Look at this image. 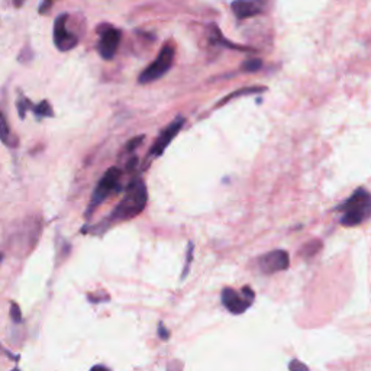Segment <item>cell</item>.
<instances>
[{"instance_id": "15", "label": "cell", "mask_w": 371, "mask_h": 371, "mask_svg": "<svg viewBox=\"0 0 371 371\" xmlns=\"http://www.w3.org/2000/svg\"><path fill=\"white\" fill-rule=\"evenodd\" d=\"M263 67V61L260 59H250L244 64H242L241 70L245 71V73H255Z\"/></svg>"}, {"instance_id": "18", "label": "cell", "mask_w": 371, "mask_h": 371, "mask_svg": "<svg viewBox=\"0 0 371 371\" xmlns=\"http://www.w3.org/2000/svg\"><path fill=\"white\" fill-rule=\"evenodd\" d=\"M28 106H31V102L28 101L26 97H19V101H18V109H19V117H21L22 119H23L25 115H26Z\"/></svg>"}, {"instance_id": "21", "label": "cell", "mask_w": 371, "mask_h": 371, "mask_svg": "<svg viewBox=\"0 0 371 371\" xmlns=\"http://www.w3.org/2000/svg\"><path fill=\"white\" fill-rule=\"evenodd\" d=\"M159 337L163 339V341H167L170 338V331L167 330V328L164 326L163 322H160L159 325Z\"/></svg>"}, {"instance_id": "24", "label": "cell", "mask_w": 371, "mask_h": 371, "mask_svg": "<svg viewBox=\"0 0 371 371\" xmlns=\"http://www.w3.org/2000/svg\"><path fill=\"white\" fill-rule=\"evenodd\" d=\"M23 2H25V0H13V3H15L17 8H21L23 5Z\"/></svg>"}, {"instance_id": "2", "label": "cell", "mask_w": 371, "mask_h": 371, "mask_svg": "<svg viewBox=\"0 0 371 371\" xmlns=\"http://www.w3.org/2000/svg\"><path fill=\"white\" fill-rule=\"evenodd\" d=\"M337 210L342 212L341 225L352 228L359 226L371 218V194L368 190L357 189Z\"/></svg>"}, {"instance_id": "7", "label": "cell", "mask_w": 371, "mask_h": 371, "mask_svg": "<svg viewBox=\"0 0 371 371\" xmlns=\"http://www.w3.org/2000/svg\"><path fill=\"white\" fill-rule=\"evenodd\" d=\"M290 265L289 252L284 250L270 251L259 259V268L263 274H276L279 271L288 270Z\"/></svg>"}, {"instance_id": "5", "label": "cell", "mask_w": 371, "mask_h": 371, "mask_svg": "<svg viewBox=\"0 0 371 371\" xmlns=\"http://www.w3.org/2000/svg\"><path fill=\"white\" fill-rule=\"evenodd\" d=\"M221 301L232 315H242V313L252 306L255 301V293L248 286L242 288L239 292L231 288H225L221 293Z\"/></svg>"}, {"instance_id": "6", "label": "cell", "mask_w": 371, "mask_h": 371, "mask_svg": "<svg viewBox=\"0 0 371 371\" xmlns=\"http://www.w3.org/2000/svg\"><path fill=\"white\" fill-rule=\"evenodd\" d=\"M97 32H99V44H97L99 54H101V57L105 60H112L113 57L117 55V51L119 48L122 32L118 28L112 25L99 26Z\"/></svg>"}, {"instance_id": "9", "label": "cell", "mask_w": 371, "mask_h": 371, "mask_svg": "<svg viewBox=\"0 0 371 371\" xmlns=\"http://www.w3.org/2000/svg\"><path fill=\"white\" fill-rule=\"evenodd\" d=\"M184 122H186V119L183 117H177L173 122H171L166 128V130L160 134V137L155 139V142L152 144L148 155L152 157V159H157V157H160L167 150V147L171 144V141H173L177 137V134L180 132V130L184 126Z\"/></svg>"}, {"instance_id": "16", "label": "cell", "mask_w": 371, "mask_h": 371, "mask_svg": "<svg viewBox=\"0 0 371 371\" xmlns=\"http://www.w3.org/2000/svg\"><path fill=\"white\" fill-rule=\"evenodd\" d=\"M10 319L13 323H21L23 321L22 310L17 302H10Z\"/></svg>"}, {"instance_id": "12", "label": "cell", "mask_w": 371, "mask_h": 371, "mask_svg": "<svg viewBox=\"0 0 371 371\" xmlns=\"http://www.w3.org/2000/svg\"><path fill=\"white\" fill-rule=\"evenodd\" d=\"M209 41H210V44H213V46H222V47H228V48H232V50H247L244 47L235 46V44H232V42L228 41L222 35V32L219 31V28L217 25L209 26Z\"/></svg>"}, {"instance_id": "1", "label": "cell", "mask_w": 371, "mask_h": 371, "mask_svg": "<svg viewBox=\"0 0 371 371\" xmlns=\"http://www.w3.org/2000/svg\"><path fill=\"white\" fill-rule=\"evenodd\" d=\"M147 202H148V190H147L146 183L141 179L132 180L130 186L126 188L125 196L122 197V201L118 203V206L113 209V212L110 213L106 221L92 228L90 230L92 234L96 230H101L99 232H105L113 223L126 222V221L137 218L142 212H144Z\"/></svg>"}, {"instance_id": "13", "label": "cell", "mask_w": 371, "mask_h": 371, "mask_svg": "<svg viewBox=\"0 0 371 371\" xmlns=\"http://www.w3.org/2000/svg\"><path fill=\"white\" fill-rule=\"evenodd\" d=\"M267 89L263 88V86H252V88H242L239 90H235L234 93H231L230 96H225L222 101L218 103V106H222L225 105L226 102H231L232 99L235 97H241V96H244V94H254V93H261V92H265Z\"/></svg>"}, {"instance_id": "17", "label": "cell", "mask_w": 371, "mask_h": 371, "mask_svg": "<svg viewBox=\"0 0 371 371\" xmlns=\"http://www.w3.org/2000/svg\"><path fill=\"white\" fill-rule=\"evenodd\" d=\"M146 139V137L144 135H139V137H135V138H132L130 142H128V144H126V151L128 152H132V151H135L141 144H142V141H144Z\"/></svg>"}, {"instance_id": "10", "label": "cell", "mask_w": 371, "mask_h": 371, "mask_svg": "<svg viewBox=\"0 0 371 371\" xmlns=\"http://www.w3.org/2000/svg\"><path fill=\"white\" fill-rule=\"evenodd\" d=\"M267 0H234L232 12L238 19L254 18L264 12Z\"/></svg>"}, {"instance_id": "19", "label": "cell", "mask_w": 371, "mask_h": 371, "mask_svg": "<svg viewBox=\"0 0 371 371\" xmlns=\"http://www.w3.org/2000/svg\"><path fill=\"white\" fill-rule=\"evenodd\" d=\"M289 370L290 371H310V368L306 365V364H303L302 361H299V360H292L290 361V364H289Z\"/></svg>"}, {"instance_id": "20", "label": "cell", "mask_w": 371, "mask_h": 371, "mask_svg": "<svg viewBox=\"0 0 371 371\" xmlns=\"http://www.w3.org/2000/svg\"><path fill=\"white\" fill-rule=\"evenodd\" d=\"M193 259V244L190 242L189 244V250H188V261H186V265H184V271H183V274H181V279L186 277V274H188V271H189V265H190V260Z\"/></svg>"}, {"instance_id": "3", "label": "cell", "mask_w": 371, "mask_h": 371, "mask_svg": "<svg viewBox=\"0 0 371 371\" xmlns=\"http://www.w3.org/2000/svg\"><path fill=\"white\" fill-rule=\"evenodd\" d=\"M122 179V171L118 167H110L106 173L99 180L96 189L93 192L90 205L86 212V217H90L92 212H94L99 206H101L109 196H112L119 189V181Z\"/></svg>"}, {"instance_id": "11", "label": "cell", "mask_w": 371, "mask_h": 371, "mask_svg": "<svg viewBox=\"0 0 371 371\" xmlns=\"http://www.w3.org/2000/svg\"><path fill=\"white\" fill-rule=\"evenodd\" d=\"M0 141L9 148H15L18 147V138L12 134L9 123L3 115V112L0 110Z\"/></svg>"}, {"instance_id": "14", "label": "cell", "mask_w": 371, "mask_h": 371, "mask_svg": "<svg viewBox=\"0 0 371 371\" xmlns=\"http://www.w3.org/2000/svg\"><path fill=\"white\" fill-rule=\"evenodd\" d=\"M32 112L38 117V119L54 117L52 106H51V103L48 101H42L38 105H32Z\"/></svg>"}, {"instance_id": "22", "label": "cell", "mask_w": 371, "mask_h": 371, "mask_svg": "<svg viewBox=\"0 0 371 371\" xmlns=\"http://www.w3.org/2000/svg\"><path fill=\"white\" fill-rule=\"evenodd\" d=\"M89 371H110V368H108L103 364H97V365H93Z\"/></svg>"}, {"instance_id": "27", "label": "cell", "mask_w": 371, "mask_h": 371, "mask_svg": "<svg viewBox=\"0 0 371 371\" xmlns=\"http://www.w3.org/2000/svg\"><path fill=\"white\" fill-rule=\"evenodd\" d=\"M170 371H171V370H170ZM177 371H179V370H177Z\"/></svg>"}, {"instance_id": "26", "label": "cell", "mask_w": 371, "mask_h": 371, "mask_svg": "<svg viewBox=\"0 0 371 371\" xmlns=\"http://www.w3.org/2000/svg\"><path fill=\"white\" fill-rule=\"evenodd\" d=\"M10 371H21L18 367H15V368H13V370H10Z\"/></svg>"}, {"instance_id": "23", "label": "cell", "mask_w": 371, "mask_h": 371, "mask_svg": "<svg viewBox=\"0 0 371 371\" xmlns=\"http://www.w3.org/2000/svg\"><path fill=\"white\" fill-rule=\"evenodd\" d=\"M0 351H3L8 357H9V359H12V360H15V361H18L19 360V355H13V354H10V352H8L2 345H0Z\"/></svg>"}, {"instance_id": "25", "label": "cell", "mask_w": 371, "mask_h": 371, "mask_svg": "<svg viewBox=\"0 0 371 371\" xmlns=\"http://www.w3.org/2000/svg\"><path fill=\"white\" fill-rule=\"evenodd\" d=\"M2 261H3V254L0 252V264H2Z\"/></svg>"}, {"instance_id": "8", "label": "cell", "mask_w": 371, "mask_h": 371, "mask_svg": "<svg viewBox=\"0 0 371 371\" xmlns=\"http://www.w3.org/2000/svg\"><path fill=\"white\" fill-rule=\"evenodd\" d=\"M67 13H63L54 22V31H52V38H54V44L60 51L66 52L73 50L79 46V38L67 31Z\"/></svg>"}, {"instance_id": "4", "label": "cell", "mask_w": 371, "mask_h": 371, "mask_svg": "<svg viewBox=\"0 0 371 371\" xmlns=\"http://www.w3.org/2000/svg\"><path fill=\"white\" fill-rule=\"evenodd\" d=\"M174 55H176V48L171 42L161 48L159 57L144 70L138 77V83L141 84H148L155 80H160L167 71L171 68L174 63Z\"/></svg>"}]
</instances>
